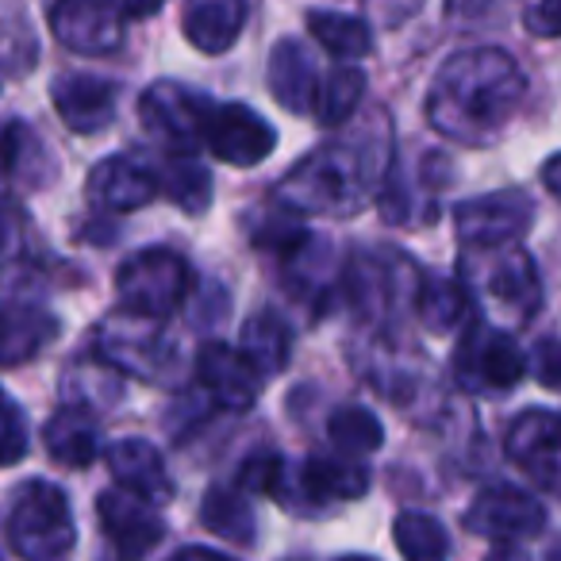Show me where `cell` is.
I'll return each mask as SVG.
<instances>
[{
    "label": "cell",
    "mask_w": 561,
    "mask_h": 561,
    "mask_svg": "<svg viewBox=\"0 0 561 561\" xmlns=\"http://www.w3.org/2000/svg\"><path fill=\"white\" fill-rule=\"evenodd\" d=\"M369 492V473L351 454H312L300 469V496L323 504V500H358Z\"/></svg>",
    "instance_id": "22"
},
{
    "label": "cell",
    "mask_w": 561,
    "mask_h": 561,
    "mask_svg": "<svg viewBox=\"0 0 561 561\" xmlns=\"http://www.w3.org/2000/svg\"><path fill=\"white\" fill-rule=\"evenodd\" d=\"M0 165L16 181H24V185H47L50 173H55L43 142L35 139V131L24 124L0 127Z\"/></svg>",
    "instance_id": "25"
},
{
    "label": "cell",
    "mask_w": 561,
    "mask_h": 561,
    "mask_svg": "<svg viewBox=\"0 0 561 561\" xmlns=\"http://www.w3.org/2000/svg\"><path fill=\"white\" fill-rule=\"evenodd\" d=\"M466 527L473 535L496 538V542H515V538H530L546 527V507L527 492L496 484V489H484L469 504Z\"/></svg>",
    "instance_id": "12"
},
{
    "label": "cell",
    "mask_w": 561,
    "mask_h": 561,
    "mask_svg": "<svg viewBox=\"0 0 561 561\" xmlns=\"http://www.w3.org/2000/svg\"><path fill=\"white\" fill-rule=\"evenodd\" d=\"M527 78L512 55L496 47L461 50L446 58L427 93V119L438 135L466 147H484L515 116Z\"/></svg>",
    "instance_id": "1"
},
{
    "label": "cell",
    "mask_w": 561,
    "mask_h": 561,
    "mask_svg": "<svg viewBox=\"0 0 561 561\" xmlns=\"http://www.w3.org/2000/svg\"><path fill=\"white\" fill-rule=\"evenodd\" d=\"M454 374L469 392H504L523 381L527 358L512 335L496 328H473L454 354Z\"/></svg>",
    "instance_id": "7"
},
{
    "label": "cell",
    "mask_w": 561,
    "mask_h": 561,
    "mask_svg": "<svg viewBox=\"0 0 561 561\" xmlns=\"http://www.w3.org/2000/svg\"><path fill=\"white\" fill-rule=\"evenodd\" d=\"M512 9V0H450V16L461 20H496Z\"/></svg>",
    "instance_id": "37"
},
{
    "label": "cell",
    "mask_w": 561,
    "mask_h": 561,
    "mask_svg": "<svg viewBox=\"0 0 561 561\" xmlns=\"http://www.w3.org/2000/svg\"><path fill=\"white\" fill-rule=\"evenodd\" d=\"M484 293L512 316L527 320L538 308V273L527 250H507V254L492 257V265L484 270Z\"/></svg>",
    "instance_id": "23"
},
{
    "label": "cell",
    "mask_w": 561,
    "mask_h": 561,
    "mask_svg": "<svg viewBox=\"0 0 561 561\" xmlns=\"http://www.w3.org/2000/svg\"><path fill=\"white\" fill-rule=\"evenodd\" d=\"M43 443H47V454L58 466L85 469V466H93L96 454H101V427H96L89 408L66 404L62 412H55L47 420Z\"/></svg>",
    "instance_id": "21"
},
{
    "label": "cell",
    "mask_w": 561,
    "mask_h": 561,
    "mask_svg": "<svg viewBox=\"0 0 561 561\" xmlns=\"http://www.w3.org/2000/svg\"><path fill=\"white\" fill-rule=\"evenodd\" d=\"M415 4H420V0H397V9H392V20L408 16V12H415Z\"/></svg>",
    "instance_id": "42"
},
{
    "label": "cell",
    "mask_w": 561,
    "mask_h": 561,
    "mask_svg": "<svg viewBox=\"0 0 561 561\" xmlns=\"http://www.w3.org/2000/svg\"><path fill=\"white\" fill-rule=\"evenodd\" d=\"M204 147L227 165H250L265 162L277 147V131L247 104H216L204 119Z\"/></svg>",
    "instance_id": "10"
},
{
    "label": "cell",
    "mask_w": 561,
    "mask_h": 561,
    "mask_svg": "<svg viewBox=\"0 0 561 561\" xmlns=\"http://www.w3.org/2000/svg\"><path fill=\"white\" fill-rule=\"evenodd\" d=\"M50 32L78 55H112L124 43V24L104 0H58L50 9Z\"/></svg>",
    "instance_id": "13"
},
{
    "label": "cell",
    "mask_w": 561,
    "mask_h": 561,
    "mask_svg": "<svg viewBox=\"0 0 561 561\" xmlns=\"http://www.w3.org/2000/svg\"><path fill=\"white\" fill-rule=\"evenodd\" d=\"M116 289L124 312L147 316V320H170L193 289V270L170 247L139 250L116 270Z\"/></svg>",
    "instance_id": "4"
},
{
    "label": "cell",
    "mask_w": 561,
    "mask_h": 561,
    "mask_svg": "<svg viewBox=\"0 0 561 561\" xmlns=\"http://www.w3.org/2000/svg\"><path fill=\"white\" fill-rule=\"evenodd\" d=\"M58 335H62V323L47 308L0 300V366H20V362L35 358Z\"/></svg>",
    "instance_id": "17"
},
{
    "label": "cell",
    "mask_w": 561,
    "mask_h": 561,
    "mask_svg": "<svg viewBox=\"0 0 561 561\" xmlns=\"http://www.w3.org/2000/svg\"><path fill=\"white\" fill-rule=\"evenodd\" d=\"M308 32L335 58H362L374 47V32L366 20L343 16V12H308Z\"/></svg>",
    "instance_id": "29"
},
{
    "label": "cell",
    "mask_w": 561,
    "mask_h": 561,
    "mask_svg": "<svg viewBox=\"0 0 561 561\" xmlns=\"http://www.w3.org/2000/svg\"><path fill=\"white\" fill-rule=\"evenodd\" d=\"M201 523L211 530V535L227 538V542H239V546H250L257 535L254 507L247 504L242 492H231V489H211L208 496H204Z\"/></svg>",
    "instance_id": "26"
},
{
    "label": "cell",
    "mask_w": 561,
    "mask_h": 561,
    "mask_svg": "<svg viewBox=\"0 0 561 561\" xmlns=\"http://www.w3.org/2000/svg\"><path fill=\"white\" fill-rule=\"evenodd\" d=\"M362 96H366V73L354 70V66H339L328 78H320L312 116L320 119L323 127H339L358 112Z\"/></svg>",
    "instance_id": "28"
},
{
    "label": "cell",
    "mask_w": 561,
    "mask_h": 561,
    "mask_svg": "<svg viewBox=\"0 0 561 561\" xmlns=\"http://www.w3.org/2000/svg\"><path fill=\"white\" fill-rule=\"evenodd\" d=\"M96 519H101L108 542L116 546L119 558L139 561L150 553L165 535V519L154 512V504L127 489H108L96 496Z\"/></svg>",
    "instance_id": "11"
},
{
    "label": "cell",
    "mask_w": 561,
    "mask_h": 561,
    "mask_svg": "<svg viewBox=\"0 0 561 561\" xmlns=\"http://www.w3.org/2000/svg\"><path fill=\"white\" fill-rule=\"evenodd\" d=\"M484 561H530V558L519 550V546H507V542H504V546H496V550H492Z\"/></svg>",
    "instance_id": "41"
},
{
    "label": "cell",
    "mask_w": 561,
    "mask_h": 561,
    "mask_svg": "<svg viewBox=\"0 0 561 561\" xmlns=\"http://www.w3.org/2000/svg\"><path fill=\"white\" fill-rule=\"evenodd\" d=\"M162 320H147V316L119 312L96 328V354L119 374L142 377V381H173L178 377V351L158 328Z\"/></svg>",
    "instance_id": "5"
},
{
    "label": "cell",
    "mask_w": 561,
    "mask_h": 561,
    "mask_svg": "<svg viewBox=\"0 0 561 561\" xmlns=\"http://www.w3.org/2000/svg\"><path fill=\"white\" fill-rule=\"evenodd\" d=\"M542 185L561 201V154H550L542 162Z\"/></svg>",
    "instance_id": "39"
},
{
    "label": "cell",
    "mask_w": 561,
    "mask_h": 561,
    "mask_svg": "<svg viewBox=\"0 0 561 561\" xmlns=\"http://www.w3.org/2000/svg\"><path fill=\"white\" fill-rule=\"evenodd\" d=\"M158 188H162L165 201H173L188 216H201L211 204V178L196 158L173 154L170 162L158 170Z\"/></svg>",
    "instance_id": "27"
},
{
    "label": "cell",
    "mask_w": 561,
    "mask_h": 561,
    "mask_svg": "<svg viewBox=\"0 0 561 561\" xmlns=\"http://www.w3.org/2000/svg\"><path fill=\"white\" fill-rule=\"evenodd\" d=\"M504 450L542 492L561 500V415L527 408L507 427Z\"/></svg>",
    "instance_id": "8"
},
{
    "label": "cell",
    "mask_w": 561,
    "mask_h": 561,
    "mask_svg": "<svg viewBox=\"0 0 561 561\" xmlns=\"http://www.w3.org/2000/svg\"><path fill=\"white\" fill-rule=\"evenodd\" d=\"M242 354H247L262 374H277V369L289 366V354H293L289 328H285L277 316L257 312L254 320H247V328H242Z\"/></svg>",
    "instance_id": "31"
},
{
    "label": "cell",
    "mask_w": 561,
    "mask_h": 561,
    "mask_svg": "<svg viewBox=\"0 0 561 561\" xmlns=\"http://www.w3.org/2000/svg\"><path fill=\"white\" fill-rule=\"evenodd\" d=\"M316 89H320V73H316V62L305 50V43L280 39L270 55V93L277 96V104L297 112V116L312 112Z\"/></svg>",
    "instance_id": "20"
},
{
    "label": "cell",
    "mask_w": 561,
    "mask_h": 561,
    "mask_svg": "<svg viewBox=\"0 0 561 561\" xmlns=\"http://www.w3.org/2000/svg\"><path fill=\"white\" fill-rule=\"evenodd\" d=\"M546 561H561V538L550 546V553H546Z\"/></svg>",
    "instance_id": "43"
},
{
    "label": "cell",
    "mask_w": 561,
    "mask_h": 561,
    "mask_svg": "<svg viewBox=\"0 0 561 561\" xmlns=\"http://www.w3.org/2000/svg\"><path fill=\"white\" fill-rule=\"evenodd\" d=\"M392 538L404 561H446L450 558V535L435 515L404 512L392 523Z\"/></svg>",
    "instance_id": "30"
},
{
    "label": "cell",
    "mask_w": 561,
    "mask_h": 561,
    "mask_svg": "<svg viewBox=\"0 0 561 561\" xmlns=\"http://www.w3.org/2000/svg\"><path fill=\"white\" fill-rule=\"evenodd\" d=\"M530 369H535V381L542 389L561 392V339H538Z\"/></svg>",
    "instance_id": "35"
},
{
    "label": "cell",
    "mask_w": 561,
    "mask_h": 561,
    "mask_svg": "<svg viewBox=\"0 0 561 561\" xmlns=\"http://www.w3.org/2000/svg\"><path fill=\"white\" fill-rule=\"evenodd\" d=\"M170 561H231V558H224V553H216V550H204V546H188V550L173 553Z\"/></svg>",
    "instance_id": "40"
},
{
    "label": "cell",
    "mask_w": 561,
    "mask_h": 561,
    "mask_svg": "<svg viewBox=\"0 0 561 561\" xmlns=\"http://www.w3.org/2000/svg\"><path fill=\"white\" fill-rule=\"evenodd\" d=\"M50 96L62 124L78 135H96L116 119V85L93 73H62Z\"/></svg>",
    "instance_id": "15"
},
{
    "label": "cell",
    "mask_w": 561,
    "mask_h": 561,
    "mask_svg": "<svg viewBox=\"0 0 561 561\" xmlns=\"http://www.w3.org/2000/svg\"><path fill=\"white\" fill-rule=\"evenodd\" d=\"M339 561H374V558H339Z\"/></svg>",
    "instance_id": "44"
},
{
    "label": "cell",
    "mask_w": 561,
    "mask_h": 561,
    "mask_svg": "<svg viewBox=\"0 0 561 561\" xmlns=\"http://www.w3.org/2000/svg\"><path fill=\"white\" fill-rule=\"evenodd\" d=\"M158 193H162V188H158V173L135 154L104 158V162L89 173V196L108 211H135L154 201Z\"/></svg>",
    "instance_id": "16"
},
{
    "label": "cell",
    "mask_w": 561,
    "mask_h": 561,
    "mask_svg": "<svg viewBox=\"0 0 561 561\" xmlns=\"http://www.w3.org/2000/svg\"><path fill=\"white\" fill-rule=\"evenodd\" d=\"M469 308H473V300H469L461 280L427 273V277L420 280V289H415V312H420L423 328L435 331V335L458 331L461 323L469 320Z\"/></svg>",
    "instance_id": "24"
},
{
    "label": "cell",
    "mask_w": 561,
    "mask_h": 561,
    "mask_svg": "<svg viewBox=\"0 0 561 561\" xmlns=\"http://www.w3.org/2000/svg\"><path fill=\"white\" fill-rule=\"evenodd\" d=\"M216 104L204 93L188 85H178V81H158L142 93L139 101V119L150 135L173 147L178 154H188L196 142H204V119Z\"/></svg>",
    "instance_id": "6"
},
{
    "label": "cell",
    "mask_w": 561,
    "mask_h": 561,
    "mask_svg": "<svg viewBox=\"0 0 561 561\" xmlns=\"http://www.w3.org/2000/svg\"><path fill=\"white\" fill-rule=\"evenodd\" d=\"M104 458H108V469H112V477H116L119 489L135 492V496L150 500V504H165V500L173 496V484H170V477H165L162 454H158L150 443H142V438L112 443Z\"/></svg>",
    "instance_id": "19"
},
{
    "label": "cell",
    "mask_w": 561,
    "mask_h": 561,
    "mask_svg": "<svg viewBox=\"0 0 561 561\" xmlns=\"http://www.w3.org/2000/svg\"><path fill=\"white\" fill-rule=\"evenodd\" d=\"M247 27V0H185L181 32L204 55H224Z\"/></svg>",
    "instance_id": "18"
},
{
    "label": "cell",
    "mask_w": 561,
    "mask_h": 561,
    "mask_svg": "<svg viewBox=\"0 0 561 561\" xmlns=\"http://www.w3.org/2000/svg\"><path fill=\"white\" fill-rule=\"evenodd\" d=\"M9 542L24 561H70L78 546L70 500L58 484L32 481L16 492L9 515Z\"/></svg>",
    "instance_id": "3"
},
{
    "label": "cell",
    "mask_w": 561,
    "mask_h": 561,
    "mask_svg": "<svg viewBox=\"0 0 561 561\" xmlns=\"http://www.w3.org/2000/svg\"><path fill=\"white\" fill-rule=\"evenodd\" d=\"M0 400H9V397H4V392H0Z\"/></svg>",
    "instance_id": "45"
},
{
    "label": "cell",
    "mask_w": 561,
    "mask_h": 561,
    "mask_svg": "<svg viewBox=\"0 0 561 561\" xmlns=\"http://www.w3.org/2000/svg\"><path fill=\"white\" fill-rule=\"evenodd\" d=\"M385 165H389V139L362 135L351 142H328V147L312 150L305 162L293 165L273 188V196L289 211L351 216L381 185Z\"/></svg>",
    "instance_id": "2"
},
{
    "label": "cell",
    "mask_w": 561,
    "mask_h": 561,
    "mask_svg": "<svg viewBox=\"0 0 561 561\" xmlns=\"http://www.w3.org/2000/svg\"><path fill=\"white\" fill-rule=\"evenodd\" d=\"M104 4H108L119 20H147L162 9L165 0H104Z\"/></svg>",
    "instance_id": "38"
},
{
    "label": "cell",
    "mask_w": 561,
    "mask_h": 561,
    "mask_svg": "<svg viewBox=\"0 0 561 561\" xmlns=\"http://www.w3.org/2000/svg\"><path fill=\"white\" fill-rule=\"evenodd\" d=\"M239 484L247 492H265V496H273V492H277V496H280V489H285V461H280L273 450H257L254 458L242 461Z\"/></svg>",
    "instance_id": "33"
},
{
    "label": "cell",
    "mask_w": 561,
    "mask_h": 561,
    "mask_svg": "<svg viewBox=\"0 0 561 561\" xmlns=\"http://www.w3.org/2000/svg\"><path fill=\"white\" fill-rule=\"evenodd\" d=\"M523 24H527V32L538 35V39H558L561 35V0H538V4H530Z\"/></svg>",
    "instance_id": "36"
},
{
    "label": "cell",
    "mask_w": 561,
    "mask_h": 561,
    "mask_svg": "<svg viewBox=\"0 0 561 561\" xmlns=\"http://www.w3.org/2000/svg\"><path fill=\"white\" fill-rule=\"evenodd\" d=\"M27 454V423L12 400H0V466H16Z\"/></svg>",
    "instance_id": "34"
},
{
    "label": "cell",
    "mask_w": 561,
    "mask_h": 561,
    "mask_svg": "<svg viewBox=\"0 0 561 561\" xmlns=\"http://www.w3.org/2000/svg\"><path fill=\"white\" fill-rule=\"evenodd\" d=\"M196 377L208 389V397L219 408L247 412L262 392V369L247 358L242 351H231L224 343H208L196 354Z\"/></svg>",
    "instance_id": "14"
},
{
    "label": "cell",
    "mask_w": 561,
    "mask_h": 561,
    "mask_svg": "<svg viewBox=\"0 0 561 561\" xmlns=\"http://www.w3.org/2000/svg\"><path fill=\"white\" fill-rule=\"evenodd\" d=\"M535 219V204L523 193H489L461 201L454 208V231H458L461 247L473 250H500L515 242Z\"/></svg>",
    "instance_id": "9"
},
{
    "label": "cell",
    "mask_w": 561,
    "mask_h": 561,
    "mask_svg": "<svg viewBox=\"0 0 561 561\" xmlns=\"http://www.w3.org/2000/svg\"><path fill=\"white\" fill-rule=\"evenodd\" d=\"M328 435H331V443H335V450L351 454V458H354V454L381 450V443H385L381 420H377L374 412H366V408H358V404L339 408V412L328 420Z\"/></svg>",
    "instance_id": "32"
}]
</instances>
